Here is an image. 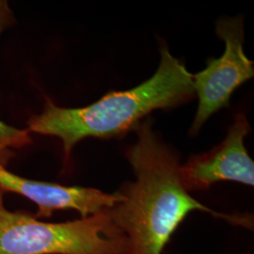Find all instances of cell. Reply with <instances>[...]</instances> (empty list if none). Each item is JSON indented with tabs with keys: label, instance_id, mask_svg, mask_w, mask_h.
Instances as JSON below:
<instances>
[{
	"label": "cell",
	"instance_id": "1",
	"mask_svg": "<svg viewBox=\"0 0 254 254\" xmlns=\"http://www.w3.org/2000/svg\"><path fill=\"white\" fill-rule=\"evenodd\" d=\"M137 140L127 150L136 180L118 190L122 200L106 209L127 240L126 254H162L173 233L193 211L206 212L236 225L254 228L253 217L214 211L191 197L180 181V164L156 136L152 120L136 129Z\"/></svg>",
	"mask_w": 254,
	"mask_h": 254
},
{
	"label": "cell",
	"instance_id": "2",
	"mask_svg": "<svg viewBox=\"0 0 254 254\" xmlns=\"http://www.w3.org/2000/svg\"><path fill=\"white\" fill-rule=\"evenodd\" d=\"M160 64L151 78L128 91L109 92L85 108H62L46 97L43 111L27 121L28 132L59 137L66 165L73 147L82 139L122 136L135 130L154 110L191 100L195 95L192 74L165 44L160 46Z\"/></svg>",
	"mask_w": 254,
	"mask_h": 254
},
{
	"label": "cell",
	"instance_id": "3",
	"mask_svg": "<svg viewBox=\"0 0 254 254\" xmlns=\"http://www.w3.org/2000/svg\"><path fill=\"white\" fill-rule=\"evenodd\" d=\"M127 237L106 209L87 218L45 222L11 212L0 190V254H126Z\"/></svg>",
	"mask_w": 254,
	"mask_h": 254
},
{
	"label": "cell",
	"instance_id": "4",
	"mask_svg": "<svg viewBox=\"0 0 254 254\" xmlns=\"http://www.w3.org/2000/svg\"><path fill=\"white\" fill-rule=\"evenodd\" d=\"M217 34L225 43L224 54L218 59H209L204 70L192 74L193 89L198 95L199 105L190 135H196L214 113L227 107L234 91L254 77V62L248 59L243 49V20H218Z\"/></svg>",
	"mask_w": 254,
	"mask_h": 254
},
{
	"label": "cell",
	"instance_id": "5",
	"mask_svg": "<svg viewBox=\"0 0 254 254\" xmlns=\"http://www.w3.org/2000/svg\"><path fill=\"white\" fill-rule=\"evenodd\" d=\"M252 127L244 113L237 114L227 136L207 153L193 155L180 165L179 176L184 189L206 190L220 181L254 186V162L246 150V136Z\"/></svg>",
	"mask_w": 254,
	"mask_h": 254
},
{
	"label": "cell",
	"instance_id": "6",
	"mask_svg": "<svg viewBox=\"0 0 254 254\" xmlns=\"http://www.w3.org/2000/svg\"><path fill=\"white\" fill-rule=\"evenodd\" d=\"M0 190L11 192L34 202L35 218H49L59 210H74L87 218L111 208L122 200L121 193L103 191L79 186L67 187L48 182L35 181L10 173L0 166Z\"/></svg>",
	"mask_w": 254,
	"mask_h": 254
},
{
	"label": "cell",
	"instance_id": "7",
	"mask_svg": "<svg viewBox=\"0 0 254 254\" xmlns=\"http://www.w3.org/2000/svg\"><path fill=\"white\" fill-rule=\"evenodd\" d=\"M32 143L30 133L5 124L0 120V166L7 168L15 156L14 150L25 148Z\"/></svg>",
	"mask_w": 254,
	"mask_h": 254
},
{
	"label": "cell",
	"instance_id": "8",
	"mask_svg": "<svg viewBox=\"0 0 254 254\" xmlns=\"http://www.w3.org/2000/svg\"><path fill=\"white\" fill-rule=\"evenodd\" d=\"M15 24L14 12L9 7L8 1L0 0V35Z\"/></svg>",
	"mask_w": 254,
	"mask_h": 254
}]
</instances>
